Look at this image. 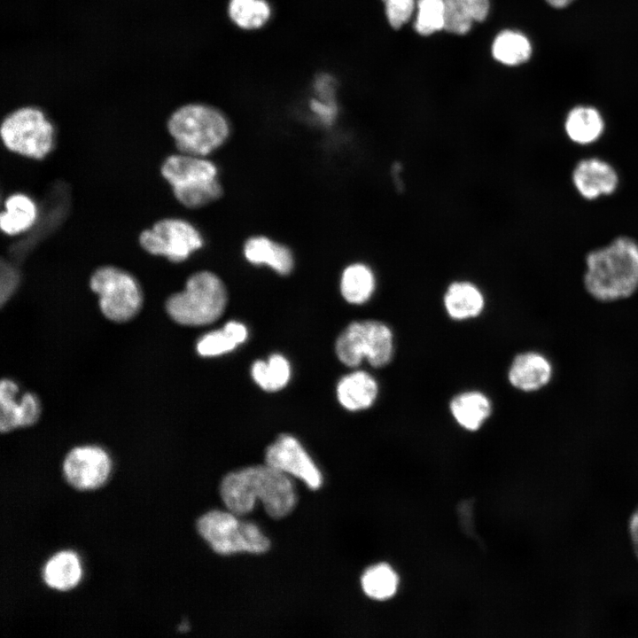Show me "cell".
Masks as SVG:
<instances>
[{
	"instance_id": "6da1fadb",
	"label": "cell",
	"mask_w": 638,
	"mask_h": 638,
	"mask_svg": "<svg viewBox=\"0 0 638 638\" xmlns=\"http://www.w3.org/2000/svg\"><path fill=\"white\" fill-rule=\"evenodd\" d=\"M228 510L241 517L251 512L257 500L273 518H282L297 503L294 483L288 474L265 463L228 473L220 485Z\"/></svg>"
},
{
	"instance_id": "7a4b0ae2",
	"label": "cell",
	"mask_w": 638,
	"mask_h": 638,
	"mask_svg": "<svg viewBox=\"0 0 638 638\" xmlns=\"http://www.w3.org/2000/svg\"><path fill=\"white\" fill-rule=\"evenodd\" d=\"M585 264L584 287L598 301L624 300L638 290V241L629 236L588 252Z\"/></svg>"
},
{
	"instance_id": "3957f363",
	"label": "cell",
	"mask_w": 638,
	"mask_h": 638,
	"mask_svg": "<svg viewBox=\"0 0 638 638\" xmlns=\"http://www.w3.org/2000/svg\"><path fill=\"white\" fill-rule=\"evenodd\" d=\"M167 128L180 152L201 157L219 148L230 135L224 115L202 104H189L176 109Z\"/></svg>"
},
{
	"instance_id": "277c9868",
	"label": "cell",
	"mask_w": 638,
	"mask_h": 638,
	"mask_svg": "<svg viewBox=\"0 0 638 638\" xmlns=\"http://www.w3.org/2000/svg\"><path fill=\"white\" fill-rule=\"evenodd\" d=\"M228 300L222 280L210 271H198L186 281L185 288L166 301L168 315L177 323L201 326L215 322L223 314Z\"/></svg>"
},
{
	"instance_id": "5b68a950",
	"label": "cell",
	"mask_w": 638,
	"mask_h": 638,
	"mask_svg": "<svg viewBox=\"0 0 638 638\" xmlns=\"http://www.w3.org/2000/svg\"><path fill=\"white\" fill-rule=\"evenodd\" d=\"M200 536L220 555L247 552L261 554L270 547V541L257 525L241 520L228 510H210L197 522Z\"/></svg>"
},
{
	"instance_id": "8992f818",
	"label": "cell",
	"mask_w": 638,
	"mask_h": 638,
	"mask_svg": "<svg viewBox=\"0 0 638 638\" xmlns=\"http://www.w3.org/2000/svg\"><path fill=\"white\" fill-rule=\"evenodd\" d=\"M335 352L347 367H357L366 359L372 367L382 368L393 358V334L381 321H355L337 338Z\"/></svg>"
},
{
	"instance_id": "52a82bcc",
	"label": "cell",
	"mask_w": 638,
	"mask_h": 638,
	"mask_svg": "<svg viewBox=\"0 0 638 638\" xmlns=\"http://www.w3.org/2000/svg\"><path fill=\"white\" fill-rule=\"evenodd\" d=\"M4 146L11 152L42 160L54 144V128L38 108L25 106L8 114L0 128Z\"/></svg>"
},
{
	"instance_id": "ba28073f",
	"label": "cell",
	"mask_w": 638,
	"mask_h": 638,
	"mask_svg": "<svg viewBox=\"0 0 638 638\" xmlns=\"http://www.w3.org/2000/svg\"><path fill=\"white\" fill-rule=\"evenodd\" d=\"M89 287L98 296L101 312L111 321L127 322L142 307L143 294L138 282L120 268H98L90 276Z\"/></svg>"
},
{
	"instance_id": "9c48e42d",
	"label": "cell",
	"mask_w": 638,
	"mask_h": 638,
	"mask_svg": "<svg viewBox=\"0 0 638 638\" xmlns=\"http://www.w3.org/2000/svg\"><path fill=\"white\" fill-rule=\"evenodd\" d=\"M138 241L148 253L164 256L174 262L186 260L204 244L200 232L191 222L179 218L157 221L141 232Z\"/></svg>"
},
{
	"instance_id": "30bf717a",
	"label": "cell",
	"mask_w": 638,
	"mask_h": 638,
	"mask_svg": "<svg viewBox=\"0 0 638 638\" xmlns=\"http://www.w3.org/2000/svg\"><path fill=\"white\" fill-rule=\"evenodd\" d=\"M112 470V460L102 447L94 445L72 448L63 462L66 480L79 490L98 488L107 480Z\"/></svg>"
},
{
	"instance_id": "8fae6325",
	"label": "cell",
	"mask_w": 638,
	"mask_h": 638,
	"mask_svg": "<svg viewBox=\"0 0 638 638\" xmlns=\"http://www.w3.org/2000/svg\"><path fill=\"white\" fill-rule=\"evenodd\" d=\"M265 463L301 479L313 490L323 484V476L300 441L292 435L281 434L265 452Z\"/></svg>"
},
{
	"instance_id": "7c38bea8",
	"label": "cell",
	"mask_w": 638,
	"mask_h": 638,
	"mask_svg": "<svg viewBox=\"0 0 638 638\" xmlns=\"http://www.w3.org/2000/svg\"><path fill=\"white\" fill-rule=\"evenodd\" d=\"M160 173L172 191L206 185L218 179L217 167L212 161L182 152L167 157L161 164Z\"/></svg>"
},
{
	"instance_id": "4fadbf2b",
	"label": "cell",
	"mask_w": 638,
	"mask_h": 638,
	"mask_svg": "<svg viewBox=\"0 0 638 638\" xmlns=\"http://www.w3.org/2000/svg\"><path fill=\"white\" fill-rule=\"evenodd\" d=\"M19 387L10 378L0 383V430H12L34 424L41 415L38 397L30 392L19 395Z\"/></svg>"
},
{
	"instance_id": "5bb4252c",
	"label": "cell",
	"mask_w": 638,
	"mask_h": 638,
	"mask_svg": "<svg viewBox=\"0 0 638 638\" xmlns=\"http://www.w3.org/2000/svg\"><path fill=\"white\" fill-rule=\"evenodd\" d=\"M572 182L583 198L594 200L613 194L618 189L619 177L611 163L597 157H589L576 163L572 172Z\"/></svg>"
},
{
	"instance_id": "9a60e30c",
	"label": "cell",
	"mask_w": 638,
	"mask_h": 638,
	"mask_svg": "<svg viewBox=\"0 0 638 638\" xmlns=\"http://www.w3.org/2000/svg\"><path fill=\"white\" fill-rule=\"evenodd\" d=\"M553 365L541 353L526 351L517 354L508 370L510 384L525 393L545 387L552 379Z\"/></svg>"
},
{
	"instance_id": "2e32d148",
	"label": "cell",
	"mask_w": 638,
	"mask_h": 638,
	"mask_svg": "<svg viewBox=\"0 0 638 638\" xmlns=\"http://www.w3.org/2000/svg\"><path fill=\"white\" fill-rule=\"evenodd\" d=\"M336 392L342 407L350 411H359L373 405L377 397L378 385L370 373L355 370L339 380Z\"/></svg>"
},
{
	"instance_id": "e0dca14e",
	"label": "cell",
	"mask_w": 638,
	"mask_h": 638,
	"mask_svg": "<svg viewBox=\"0 0 638 638\" xmlns=\"http://www.w3.org/2000/svg\"><path fill=\"white\" fill-rule=\"evenodd\" d=\"M564 129L572 142L579 145H587L595 143L603 135L605 121L596 107L579 105L566 113Z\"/></svg>"
},
{
	"instance_id": "ac0fdd59",
	"label": "cell",
	"mask_w": 638,
	"mask_h": 638,
	"mask_svg": "<svg viewBox=\"0 0 638 638\" xmlns=\"http://www.w3.org/2000/svg\"><path fill=\"white\" fill-rule=\"evenodd\" d=\"M244 255L252 264L268 266L280 275H288L294 265L288 247L263 236L248 238L244 245Z\"/></svg>"
},
{
	"instance_id": "d6986e66",
	"label": "cell",
	"mask_w": 638,
	"mask_h": 638,
	"mask_svg": "<svg viewBox=\"0 0 638 638\" xmlns=\"http://www.w3.org/2000/svg\"><path fill=\"white\" fill-rule=\"evenodd\" d=\"M443 304L451 319L463 321L475 318L483 312L485 298L474 284L456 281L446 290Z\"/></svg>"
},
{
	"instance_id": "ffe728a7",
	"label": "cell",
	"mask_w": 638,
	"mask_h": 638,
	"mask_svg": "<svg viewBox=\"0 0 638 638\" xmlns=\"http://www.w3.org/2000/svg\"><path fill=\"white\" fill-rule=\"evenodd\" d=\"M449 410L455 422L467 431L478 430L492 413L489 398L479 391H466L455 395Z\"/></svg>"
},
{
	"instance_id": "44dd1931",
	"label": "cell",
	"mask_w": 638,
	"mask_h": 638,
	"mask_svg": "<svg viewBox=\"0 0 638 638\" xmlns=\"http://www.w3.org/2000/svg\"><path fill=\"white\" fill-rule=\"evenodd\" d=\"M43 580L51 588L66 591L74 587L82 575V569L77 554L62 550L51 556L43 567Z\"/></svg>"
},
{
	"instance_id": "7402d4cb",
	"label": "cell",
	"mask_w": 638,
	"mask_h": 638,
	"mask_svg": "<svg viewBox=\"0 0 638 638\" xmlns=\"http://www.w3.org/2000/svg\"><path fill=\"white\" fill-rule=\"evenodd\" d=\"M443 3L444 29L456 35H464L473 22L483 21L489 10V0H443Z\"/></svg>"
},
{
	"instance_id": "603a6c76",
	"label": "cell",
	"mask_w": 638,
	"mask_h": 638,
	"mask_svg": "<svg viewBox=\"0 0 638 638\" xmlns=\"http://www.w3.org/2000/svg\"><path fill=\"white\" fill-rule=\"evenodd\" d=\"M0 214V227L7 235H17L27 230L35 222L37 207L35 201L23 193L10 195L4 203Z\"/></svg>"
},
{
	"instance_id": "cb8c5ba5",
	"label": "cell",
	"mask_w": 638,
	"mask_h": 638,
	"mask_svg": "<svg viewBox=\"0 0 638 638\" xmlns=\"http://www.w3.org/2000/svg\"><path fill=\"white\" fill-rule=\"evenodd\" d=\"M246 338V327L241 323L230 321L222 330L213 331L203 335L198 340L196 349L201 356L214 357L234 350Z\"/></svg>"
},
{
	"instance_id": "d4e9b609",
	"label": "cell",
	"mask_w": 638,
	"mask_h": 638,
	"mask_svg": "<svg viewBox=\"0 0 638 638\" xmlns=\"http://www.w3.org/2000/svg\"><path fill=\"white\" fill-rule=\"evenodd\" d=\"M376 287V278L372 270L363 263H353L347 266L341 276L340 292L350 304L361 305L372 296Z\"/></svg>"
},
{
	"instance_id": "484cf974",
	"label": "cell",
	"mask_w": 638,
	"mask_h": 638,
	"mask_svg": "<svg viewBox=\"0 0 638 638\" xmlns=\"http://www.w3.org/2000/svg\"><path fill=\"white\" fill-rule=\"evenodd\" d=\"M532 51L530 40L524 34L514 30H504L498 34L492 45L493 57L507 66L526 62Z\"/></svg>"
},
{
	"instance_id": "4316f807",
	"label": "cell",
	"mask_w": 638,
	"mask_h": 638,
	"mask_svg": "<svg viewBox=\"0 0 638 638\" xmlns=\"http://www.w3.org/2000/svg\"><path fill=\"white\" fill-rule=\"evenodd\" d=\"M254 382L263 390L275 392L284 388L291 377V366L287 359L274 354L268 361H255L251 368Z\"/></svg>"
},
{
	"instance_id": "83f0119b",
	"label": "cell",
	"mask_w": 638,
	"mask_h": 638,
	"mask_svg": "<svg viewBox=\"0 0 638 638\" xmlns=\"http://www.w3.org/2000/svg\"><path fill=\"white\" fill-rule=\"evenodd\" d=\"M362 586L368 596L377 600H385L396 592L398 577L388 564H377L364 572L362 577Z\"/></svg>"
},
{
	"instance_id": "f1b7e54d",
	"label": "cell",
	"mask_w": 638,
	"mask_h": 638,
	"mask_svg": "<svg viewBox=\"0 0 638 638\" xmlns=\"http://www.w3.org/2000/svg\"><path fill=\"white\" fill-rule=\"evenodd\" d=\"M229 14L238 27L252 29L261 27L268 19L270 9L264 0H230Z\"/></svg>"
},
{
	"instance_id": "f546056e",
	"label": "cell",
	"mask_w": 638,
	"mask_h": 638,
	"mask_svg": "<svg viewBox=\"0 0 638 638\" xmlns=\"http://www.w3.org/2000/svg\"><path fill=\"white\" fill-rule=\"evenodd\" d=\"M415 30L421 35H430L445 27L443 0H417Z\"/></svg>"
},
{
	"instance_id": "4dcf8cb0",
	"label": "cell",
	"mask_w": 638,
	"mask_h": 638,
	"mask_svg": "<svg viewBox=\"0 0 638 638\" xmlns=\"http://www.w3.org/2000/svg\"><path fill=\"white\" fill-rule=\"evenodd\" d=\"M173 194L183 206L198 208L218 199L222 194V188L217 179L206 185L173 191Z\"/></svg>"
},
{
	"instance_id": "1f68e13d",
	"label": "cell",
	"mask_w": 638,
	"mask_h": 638,
	"mask_svg": "<svg viewBox=\"0 0 638 638\" xmlns=\"http://www.w3.org/2000/svg\"><path fill=\"white\" fill-rule=\"evenodd\" d=\"M385 7V15L392 27L398 29L410 19L415 0H382Z\"/></svg>"
},
{
	"instance_id": "d6a6232c",
	"label": "cell",
	"mask_w": 638,
	"mask_h": 638,
	"mask_svg": "<svg viewBox=\"0 0 638 638\" xmlns=\"http://www.w3.org/2000/svg\"><path fill=\"white\" fill-rule=\"evenodd\" d=\"M18 284V276L15 271L9 266L2 267L1 273V304L4 305L5 301L12 296L16 285Z\"/></svg>"
},
{
	"instance_id": "836d02e7",
	"label": "cell",
	"mask_w": 638,
	"mask_h": 638,
	"mask_svg": "<svg viewBox=\"0 0 638 638\" xmlns=\"http://www.w3.org/2000/svg\"><path fill=\"white\" fill-rule=\"evenodd\" d=\"M311 107L324 123H331L333 121L336 114L334 105L313 101Z\"/></svg>"
},
{
	"instance_id": "e575fe53",
	"label": "cell",
	"mask_w": 638,
	"mask_h": 638,
	"mask_svg": "<svg viewBox=\"0 0 638 638\" xmlns=\"http://www.w3.org/2000/svg\"><path fill=\"white\" fill-rule=\"evenodd\" d=\"M628 528L632 547L638 558V507L630 517Z\"/></svg>"
},
{
	"instance_id": "d590c367",
	"label": "cell",
	"mask_w": 638,
	"mask_h": 638,
	"mask_svg": "<svg viewBox=\"0 0 638 638\" xmlns=\"http://www.w3.org/2000/svg\"><path fill=\"white\" fill-rule=\"evenodd\" d=\"M545 1L549 6L553 7V8L562 9V8H565L568 5H570L574 0H545Z\"/></svg>"
}]
</instances>
